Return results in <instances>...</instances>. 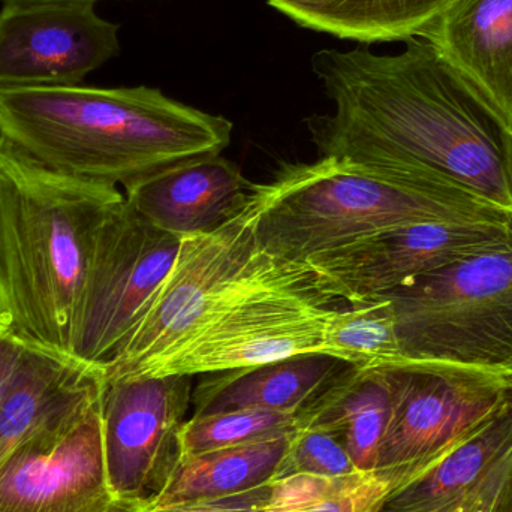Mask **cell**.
Returning <instances> with one entry per match:
<instances>
[{
	"mask_svg": "<svg viewBox=\"0 0 512 512\" xmlns=\"http://www.w3.org/2000/svg\"><path fill=\"white\" fill-rule=\"evenodd\" d=\"M297 429L298 412L236 409L192 415L180 429V457L286 438Z\"/></svg>",
	"mask_w": 512,
	"mask_h": 512,
	"instance_id": "obj_23",
	"label": "cell"
},
{
	"mask_svg": "<svg viewBox=\"0 0 512 512\" xmlns=\"http://www.w3.org/2000/svg\"><path fill=\"white\" fill-rule=\"evenodd\" d=\"M125 194L51 170L0 138V322L71 357L96 233Z\"/></svg>",
	"mask_w": 512,
	"mask_h": 512,
	"instance_id": "obj_3",
	"label": "cell"
},
{
	"mask_svg": "<svg viewBox=\"0 0 512 512\" xmlns=\"http://www.w3.org/2000/svg\"><path fill=\"white\" fill-rule=\"evenodd\" d=\"M101 381V366L27 345L0 406V468L33 433L98 399Z\"/></svg>",
	"mask_w": 512,
	"mask_h": 512,
	"instance_id": "obj_16",
	"label": "cell"
},
{
	"mask_svg": "<svg viewBox=\"0 0 512 512\" xmlns=\"http://www.w3.org/2000/svg\"><path fill=\"white\" fill-rule=\"evenodd\" d=\"M512 451V405L481 424L435 468L394 493L379 512H433L474 489Z\"/></svg>",
	"mask_w": 512,
	"mask_h": 512,
	"instance_id": "obj_21",
	"label": "cell"
},
{
	"mask_svg": "<svg viewBox=\"0 0 512 512\" xmlns=\"http://www.w3.org/2000/svg\"><path fill=\"white\" fill-rule=\"evenodd\" d=\"M251 206L259 251L286 264L409 225L512 219L475 192L420 188L336 158L283 165L254 185Z\"/></svg>",
	"mask_w": 512,
	"mask_h": 512,
	"instance_id": "obj_4",
	"label": "cell"
},
{
	"mask_svg": "<svg viewBox=\"0 0 512 512\" xmlns=\"http://www.w3.org/2000/svg\"><path fill=\"white\" fill-rule=\"evenodd\" d=\"M412 369L512 375V240L388 295Z\"/></svg>",
	"mask_w": 512,
	"mask_h": 512,
	"instance_id": "obj_6",
	"label": "cell"
},
{
	"mask_svg": "<svg viewBox=\"0 0 512 512\" xmlns=\"http://www.w3.org/2000/svg\"><path fill=\"white\" fill-rule=\"evenodd\" d=\"M26 349L27 343L11 327L0 322V406L14 384Z\"/></svg>",
	"mask_w": 512,
	"mask_h": 512,
	"instance_id": "obj_27",
	"label": "cell"
},
{
	"mask_svg": "<svg viewBox=\"0 0 512 512\" xmlns=\"http://www.w3.org/2000/svg\"><path fill=\"white\" fill-rule=\"evenodd\" d=\"M358 472L349 456L342 433L325 427L304 426L298 427L297 432L291 436L288 450L273 481L285 480L294 475L339 478Z\"/></svg>",
	"mask_w": 512,
	"mask_h": 512,
	"instance_id": "obj_24",
	"label": "cell"
},
{
	"mask_svg": "<svg viewBox=\"0 0 512 512\" xmlns=\"http://www.w3.org/2000/svg\"><path fill=\"white\" fill-rule=\"evenodd\" d=\"M39 2H92L96 3L99 0H0L3 6L15 5V3H39Z\"/></svg>",
	"mask_w": 512,
	"mask_h": 512,
	"instance_id": "obj_29",
	"label": "cell"
},
{
	"mask_svg": "<svg viewBox=\"0 0 512 512\" xmlns=\"http://www.w3.org/2000/svg\"><path fill=\"white\" fill-rule=\"evenodd\" d=\"M511 240L512 219L429 222L364 237L301 265L322 295L354 304L388 297L418 277Z\"/></svg>",
	"mask_w": 512,
	"mask_h": 512,
	"instance_id": "obj_8",
	"label": "cell"
},
{
	"mask_svg": "<svg viewBox=\"0 0 512 512\" xmlns=\"http://www.w3.org/2000/svg\"><path fill=\"white\" fill-rule=\"evenodd\" d=\"M254 183L221 156L182 165L125 192L138 215L173 236L212 233L251 201Z\"/></svg>",
	"mask_w": 512,
	"mask_h": 512,
	"instance_id": "obj_15",
	"label": "cell"
},
{
	"mask_svg": "<svg viewBox=\"0 0 512 512\" xmlns=\"http://www.w3.org/2000/svg\"><path fill=\"white\" fill-rule=\"evenodd\" d=\"M182 239L159 230L126 200L96 233L72 322L69 355L90 366L116 357L176 259Z\"/></svg>",
	"mask_w": 512,
	"mask_h": 512,
	"instance_id": "obj_7",
	"label": "cell"
},
{
	"mask_svg": "<svg viewBox=\"0 0 512 512\" xmlns=\"http://www.w3.org/2000/svg\"><path fill=\"white\" fill-rule=\"evenodd\" d=\"M324 354L358 369H412L390 297L337 306L324 330Z\"/></svg>",
	"mask_w": 512,
	"mask_h": 512,
	"instance_id": "obj_22",
	"label": "cell"
},
{
	"mask_svg": "<svg viewBox=\"0 0 512 512\" xmlns=\"http://www.w3.org/2000/svg\"><path fill=\"white\" fill-rule=\"evenodd\" d=\"M144 511L108 483L99 396L33 433L0 468V512Z\"/></svg>",
	"mask_w": 512,
	"mask_h": 512,
	"instance_id": "obj_11",
	"label": "cell"
},
{
	"mask_svg": "<svg viewBox=\"0 0 512 512\" xmlns=\"http://www.w3.org/2000/svg\"><path fill=\"white\" fill-rule=\"evenodd\" d=\"M417 38L474 90L512 146V0H451Z\"/></svg>",
	"mask_w": 512,
	"mask_h": 512,
	"instance_id": "obj_14",
	"label": "cell"
},
{
	"mask_svg": "<svg viewBox=\"0 0 512 512\" xmlns=\"http://www.w3.org/2000/svg\"><path fill=\"white\" fill-rule=\"evenodd\" d=\"M493 512H512V475Z\"/></svg>",
	"mask_w": 512,
	"mask_h": 512,
	"instance_id": "obj_28",
	"label": "cell"
},
{
	"mask_svg": "<svg viewBox=\"0 0 512 512\" xmlns=\"http://www.w3.org/2000/svg\"><path fill=\"white\" fill-rule=\"evenodd\" d=\"M303 27L361 45L417 38L451 0H265Z\"/></svg>",
	"mask_w": 512,
	"mask_h": 512,
	"instance_id": "obj_19",
	"label": "cell"
},
{
	"mask_svg": "<svg viewBox=\"0 0 512 512\" xmlns=\"http://www.w3.org/2000/svg\"><path fill=\"white\" fill-rule=\"evenodd\" d=\"M291 436L180 457L170 483L150 508L231 498L267 486Z\"/></svg>",
	"mask_w": 512,
	"mask_h": 512,
	"instance_id": "obj_20",
	"label": "cell"
},
{
	"mask_svg": "<svg viewBox=\"0 0 512 512\" xmlns=\"http://www.w3.org/2000/svg\"><path fill=\"white\" fill-rule=\"evenodd\" d=\"M351 366L333 355L312 352L248 369L204 375L192 396L194 415L236 409L298 412Z\"/></svg>",
	"mask_w": 512,
	"mask_h": 512,
	"instance_id": "obj_17",
	"label": "cell"
},
{
	"mask_svg": "<svg viewBox=\"0 0 512 512\" xmlns=\"http://www.w3.org/2000/svg\"><path fill=\"white\" fill-rule=\"evenodd\" d=\"M336 304L339 301L312 285L303 265L276 261L258 251L245 273L192 330L128 375L192 378L295 355L324 354L325 325Z\"/></svg>",
	"mask_w": 512,
	"mask_h": 512,
	"instance_id": "obj_5",
	"label": "cell"
},
{
	"mask_svg": "<svg viewBox=\"0 0 512 512\" xmlns=\"http://www.w3.org/2000/svg\"><path fill=\"white\" fill-rule=\"evenodd\" d=\"M251 201L218 230L185 237L165 279L104 375H128L195 327L258 254Z\"/></svg>",
	"mask_w": 512,
	"mask_h": 512,
	"instance_id": "obj_10",
	"label": "cell"
},
{
	"mask_svg": "<svg viewBox=\"0 0 512 512\" xmlns=\"http://www.w3.org/2000/svg\"><path fill=\"white\" fill-rule=\"evenodd\" d=\"M185 375L107 376L102 372V439L117 498L149 510L180 462L179 433L192 402Z\"/></svg>",
	"mask_w": 512,
	"mask_h": 512,
	"instance_id": "obj_9",
	"label": "cell"
},
{
	"mask_svg": "<svg viewBox=\"0 0 512 512\" xmlns=\"http://www.w3.org/2000/svg\"><path fill=\"white\" fill-rule=\"evenodd\" d=\"M310 60L333 111L304 120L321 158L421 183L451 177L512 215L511 141L466 81L421 38Z\"/></svg>",
	"mask_w": 512,
	"mask_h": 512,
	"instance_id": "obj_1",
	"label": "cell"
},
{
	"mask_svg": "<svg viewBox=\"0 0 512 512\" xmlns=\"http://www.w3.org/2000/svg\"><path fill=\"white\" fill-rule=\"evenodd\" d=\"M144 512H304V508L282 484L270 483L231 498L149 508Z\"/></svg>",
	"mask_w": 512,
	"mask_h": 512,
	"instance_id": "obj_26",
	"label": "cell"
},
{
	"mask_svg": "<svg viewBox=\"0 0 512 512\" xmlns=\"http://www.w3.org/2000/svg\"><path fill=\"white\" fill-rule=\"evenodd\" d=\"M393 414L378 468L442 459L512 405V375L469 369H388Z\"/></svg>",
	"mask_w": 512,
	"mask_h": 512,
	"instance_id": "obj_12",
	"label": "cell"
},
{
	"mask_svg": "<svg viewBox=\"0 0 512 512\" xmlns=\"http://www.w3.org/2000/svg\"><path fill=\"white\" fill-rule=\"evenodd\" d=\"M444 459V457H442ZM442 459L352 475L339 490L304 512H379L385 502L435 468Z\"/></svg>",
	"mask_w": 512,
	"mask_h": 512,
	"instance_id": "obj_25",
	"label": "cell"
},
{
	"mask_svg": "<svg viewBox=\"0 0 512 512\" xmlns=\"http://www.w3.org/2000/svg\"><path fill=\"white\" fill-rule=\"evenodd\" d=\"M92 2L15 3L0 9V87L80 86L120 54L119 24Z\"/></svg>",
	"mask_w": 512,
	"mask_h": 512,
	"instance_id": "obj_13",
	"label": "cell"
},
{
	"mask_svg": "<svg viewBox=\"0 0 512 512\" xmlns=\"http://www.w3.org/2000/svg\"><path fill=\"white\" fill-rule=\"evenodd\" d=\"M233 129L155 87H0V138L51 170L125 192L221 156Z\"/></svg>",
	"mask_w": 512,
	"mask_h": 512,
	"instance_id": "obj_2",
	"label": "cell"
},
{
	"mask_svg": "<svg viewBox=\"0 0 512 512\" xmlns=\"http://www.w3.org/2000/svg\"><path fill=\"white\" fill-rule=\"evenodd\" d=\"M393 414V384L388 369L351 366L321 396L298 411V427L336 430L360 472L376 471Z\"/></svg>",
	"mask_w": 512,
	"mask_h": 512,
	"instance_id": "obj_18",
	"label": "cell"
}]
</instances>
